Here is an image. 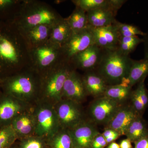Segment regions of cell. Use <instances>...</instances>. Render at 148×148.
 <instances>
[{
	"label": "cell",
	"mask_w": 148,
	"mask_h": 148,
	"mask_svg": "<svg viewBox=\"0 0 148 148\" xmlns=\"http://www.w3.org/2000/svg\"><path fill=\"white\" fill-rule=\"evenodd\" d=\"M118 31L120 37H133L138 36H144L145 33L143 32L135 25L125 24L116 21V22Z\"/></svg>",
	"instance_id": "31"
},
{
	"label": "cell",
	"mask_w": 148,
	"mask_h": 148,
	"mask_svg": "<svg viewBox=\"0 0 148 148\" xmlns=\"http://www.w3.org/2000/svg\"><path fill=\"white\" fill-rule=\"evenodd\" d=\"M82 78L87 95L101 97L104 95L108 86L104 79L95 70L85 72Z\"/></svg>",
	"instance_id": "19"
},
{
	"label": "cell",
	"mask_w": 148,
	"mask_h": 148,
	"mask_svg": "<svg viewBox=\"0 0 148 148\" xmlns=\"http://www.w3.org/2000/svg\"><path fill=\"white\" fill-rule=\"evenodd\" d=\"M87 95L82 77L75 69L72 70L64 83L62 99L70 100L81 104Z\"/></svg>",
	"instance_id": "12"
},
{
	"label": "cell",
	"mask_w": 148,
	"mask_h": 148,
	"mask_svg": "<svg viewBox=\"0 0 148 148\" xmlns=\"http://www.w3.org/2000/svg\"><path fill=\"white\" fill-rule=\"evenodd\" d=\"M140 115L132 106H121L107 124L108 128L116 130L121 135H125L130 123Z\"/></svg>",
	"instance_id": "17"
},
{
	"label": "cell",
	"mask_w": 148,
	"mask_h": 148,
	"mask_svg": "<svg viewBox=\"0 0 148 148\" xmlns=\"http://www.w3.org/2000/svg\"><path fill=\"white\" fill-rule=\"evenodd\" d=\"M20 140L18 148H48L47 141L45 138L32 135Z\"/></svg>",
	"instance_id": "30"
},
{
	"label": "cell",
	"mask_w": 148,
	"mask_h": 148,
	"mask_svg": "<svg viewBox=\"0 0 148 148\" xmlns=\"http://www.w3.org/2000/svg\"><path fill=\"white\" fill-rule=\"evenodd\" d=\"M0 93H1V92H0Z\"/></svg>",
	"instance_id": "44"
},
{
	"label": "cell",
	"mask_w": 148,
	"mask_h": 148,
	"mask_svg": "<svg viewBox=\"0 0 148 148\" xmlns=\"http://www.w3.org/2000/svg\"><path fill=\"white\" fill-rule=\"evenodd\" d=\"M143 42V38L137 36L120 37L118 50L125 55L129 56L140 44Z\"/></svg>",
	"instance_id": "27"
},
{
	"label": "cell",
	"mask_w": 148,
	"mask_h": 148,
	"mask_svg": "<svg viewBox=\"0 0 148 148\" xmlns=\"http://www.w3.org/2000/svg\"><path fill=\"white\" fill-rule=\"evenodd\" d=\"M119 133L116 130H114L113 129H111V128H107V129L104 131V132L102 133V135L105 139L111 137L115 134Z\"/></svg>",
	"instance_id": "39"
},
{
	"label": "cell",
	"mask_w": 148,
	"mask_h": 148,
	"mask_svg": "<svg viewBox=\"0 0 148 148\" xmlns=\"http://www.w3.org/2000/svg\"><path fill=\"white\" fill-rule=\"evenodd\" d=\"M132 88L121 84L108 86L103 95L121 103L130 98Z\"/></svg>",
	"instance_id": "24"
},
{
	"label": "cell",
	"mask_w": 148,
	"mask_h": 148,
	"mask_svg": "<svg viewBox=\"0 0 148 148\" xmlns=\"http://www.w3.org/2000/svg\"><path fill=\"white\" fill-rule=\"evenodd\" d=\"M18 140L11 125L0 127V148H10Z\"/></svg>",
	"instance_id": "28"
},
{
	"label": "cell",
	"mask_w": 148,
	"mask_h": 148,
	"mask_svg": "<svg viewBox=\"0 0 148 148\" xmlns=\"http://www.w3.org/2000/svg\"><path fill=\"white\" fill-rule=\"evenodd\" d=\"M103 50L95 44L76 55L70 61L75 70L84 71L95 70L101 60Z\"/></svg>",
	"instance_id": "13"
},
{
	"label": "cell",
	"mask_w": 148,
	"mask_h": 148,
	"mask_svg": "<svg viewBox=\"0 0 148 148\" xmlns=\"http://www.w3.org/2000/svg\"><path fill=\"white\" fill-rule=\"evenodd\" d=\"M51 27L49 24H42L20 32L30 49L49 40Z\"/></svg>",
	"instance_id": "18"
},
{
	"label": "cell",
	"mask_w": 148,
	"mask_h": 148,
	"mask_svg": "<svg viewBox=\"0 0 148 148\" xmlns=\"http://www.w3.org/2000/svg\"><path fill=\"white\" fill-rule=\"evenodd\" d=\"M66 19L73 32L81 31L89 26L86 12L77 7Z\"/></svg>",
	"instance_id": "25"
},
{
	"label": "cell",
	"mask_w": 148,
	"mask_h": 148,
	"mask_svg": "<svg viewBox=\"0 0 148 148\" xmlns=\"http://www.w3.org/2000/svg\"><path fill=\"white\" fill-rule=\"evenodd\" d=\"M10 148H18V145H15V143Z\"/></svg>",
	"instance_id": "43"
},
{
	"label": "cell",
	"mask_w": 148,
	"mask_h": 148,
	"mask_svg": "<svg viewBox=\"0 0 148 148\" xmlns=\"http://www.w3.org/2000/svg\"><path fill=\"white\" fill-rule=\"evenodd\" d=\"M130 98L132 102V107L139 114L141 115L146 108L143 105L138 91L136 89L131 92Z\"/></svg>",
	"instance_id": "32"
},
{
	"label": "cell",
	"mask_w": 148,
	"mask_h": 148,
	"mask_svg": "<svg viewBox=\"0 0 148 148\" xmlns=\"http://www.w3.org/2000/svg\"><path fill=\"white\" fill-rule=\"evenodd\" d=\"M125 135L133 143L148 135L147 126L142 116H139L130 123Z\"/></svg>",
	"instance_id": "23"
},
{
	"label": "cell",
	"mask_w": 148,
	"mask_h": 148,
	"mask_svg": "<svg viewBox=\"0 0 148 148\" xmlns=\"http://www.w3.org/2000/svg\"><path fill=\"white\" fill-rule=\"evenodd\" d=\"M119 146L120 148H132L131 142L127 138L122 140Z\"/></svg>",
	"instance_id": "40"
},
{
	"label": "cell",
	"mask_w": 148,
	"mask_h": 148,
	"mask_svg": "<svg viewBox=\"0 0 148 148\" xmlns=\"http://www.w3.org/2000/svg\"><path fill=\"white\" fill-rule=\"evenodd\" d=\"M62 17L47 3L37 0H21L10 21L22 31L42 24L53 25Z\"/></svg>",
	"instance_id": "2"
},
{
	"label": "cell",
	"mask_w": 148,
	"mask_h": 148,
	"mask_svg": "<svg viewBox=\"0 0 148 148\" xmlns=\"http://www.w3.org/2000/svg\"><path fill=\"white\" fill-rule=\"evenodd\" d=\"M33 105L1 92L0 127L11 124L15 118L32 108Z\"/></svg>",
	"instance_id": "10"
},
{
	"label": "cell",
	"mask_w": 148,
	"mask_h": 148,
	"mask_svg": "<svg viewBox=\"0 0 148 148\" xmlns=\"http://www.w3.org/2000/svg\"><path fill=\"white\" fill-rule=\"evenodd\" d=\"M134 148H148V135L136 141Z\"/></svg>",
	"instance_id": "37"
},
{
	"label": "cell",
	"mask_w": 148,
	"mask_h": 148,
	"mask_svg": "<svg viewBox=\"0 0 148 148\" xmlns=\"http://www.w3.org/2000/svg\"><path fill=\"white\" fill-rule=\"evenodd\" d=\"M33 108L36 120L35 135L47 141L61 128L54 106L39 100L33 105Z\"/></svg>",
	"instance_id": "7"
},
{
	"label": "cell",
	"mask_w": 148,
	"mask_h": 148,
	"mask_svg": "<svg viewBox=\"0 0 148 148\" xmlns=\"http://www.w3.org/2000/svg\"><path fill=\"white\" fill-rule=\"evenodd\" d=\"M121 106L120 103L103 95L90 105V115L95 122L108 124Z\"/></svg>",
	"instance_id": "11"
},
{
	"label": "cell",
	"mask_w": 148,
	"mask_h": 148,
	"mask_svg": "<svg viewBox=\"0 0 148 148\" xmlns=\"http://www.w3.org/2000/svg\"><path fill=\"white\" fill-rule=\"evenodd\" d=\"M148 76V59H133L128 77L125 80L126 84L132 87L135 84L145 79Z\"/></svg>",
	"instance_id": "22"
},
{
	"label": "cell",
	"mask_w": 148,
	"mask_h": 148,
	"mask_svg": "<svg viewBox=\"0 0 148 148\" xmlns=\"http://www.w3.org/2000/svg\"><path fill=\"white\" fill-rule=\"evenodd\" d=\"M11 125L18 140L35 135L36 120L33 106L15 118Z\"/></svg>",
	"instance_id": "16"
},
{
	"label": "cell",
	"mask_w": 148,
	"mask_h": 148,
	"mask_svg": "<svg viewBox=\"0 0 148 148\" xmlns=\"http://www.w3.org/2000/svg\"><path fill=\"white\" fill-rule=\"evenodd\" d=\"M126 1L125 0H110V6L112 9L117 13Z\"/></svg>",
	"instance_id": "36"
},
{
	"label": "cell",
	"mask_w": 148,
	"mask_h": 148,
	"mask_svg": "<svg viewBox=\"0 0 148 148\" xmlns=\"http://www.w3.org/2000/svg\"><path fill=\"white\" fill-rule=\"evenodd\" d=\"M74 69L71 64L64 61L40 76L38 100L53 106L61 101L64 83Z\"/></svg>",
	"instance_id": "5"
},
{
	"label": "cell",
	"mask_w": 148,
	"mask_h": 148,
	"mask_svg": "<svg viewBox=\"0 0 148 148\" xmlns=\"http://www.w3.org/2000/svg\"><path fill=\"white\" fill-rule=\"evenodd\" d=\"M121 135L119 133H117V134H115V135H112V136H111V137L106 138V142H107L108 144H110V143L114 142V141L116 140Z\"/></svg>",
	"instance_id": "41"
},
{
	"label": "cell",
	"mask_w": 148,
	"mask_h": 148,
	"mask_svg": "<svg viewBox=\"0 0 148 148\" xmlns=\"http://www.w3.org/2000/svg\"><path fill=\"white\" fill-rule=\"evenodd\" d=\"M116 22L107 27H92L95 44L103 50L117 49L120 36Z\"/></svg>",
	"instance_id": "15"
},
{
	"label": "cell",
	"mask_w": 148,
	"mask_h": 148,
	"mask_svg": "<svg viewBox=\"0 0 148 148\" xmlns=\"http://www.w3.org/2000/svg\"><path fill=\"white\" fill-rule=\"evenodd\" d=\"M68 130L74 148H90L93 139L100 133L94 125L84 120Z\"/></svg>",
	"instance_id": "14"
},
{
	"label": "cell",
	"mask_w": 148,
	"mask_h": 148,
	"mask_svg": "<svg viewBox=\"0 0 148 148\" xmlns=\"http://www.w3.org/2000/svg\"><path fill=\"white\" fill-rule=\"evenodd\" d=\"M107 145L106 139L100 133L93 139L90 148H104Z\"/></svg>",
	"instance_id": "35"
},
{
	"label": "cell",
	"mask_w": 148,
	"mask_h": 148,
	"mask_svg": "<svg viewBox=\"0 0 148 148\" xmlns=\"http://www.w3.org/2000/svg\"><path fill=\"white\" fill-rule=\"evenodd\" d=\"M29 67V49L21 32L10 21L1 22L0 79Z\"/></svg>",
	"instance_id": "1"
},
{
	"label": "cell",
	"mask_w": 148,
	"mask_h": 148,
	"mask_svg": "<svg viewBox=\"0 0 148 148\" xmlns=\"http://www.w3.org/2000/svg\"><path fill=\"white\" fill-rule=\"evenodd\" d=\"M30 67L40 76L64 61L61 48L49 40L29 49Z\"/></svg>",
	"instance_id": "6"
},
{
	"label": "cell",
	"mask_w": 148,
	"mask_h": 148,
	"mask_svg": "<svg viewBox=\"0 0 148 148\" xmlns=\"http://www.w3.org/2000/svg\"><path fill=\"white\" fill-rule=\"evenodd\" d=\"M47 142L49 148H74L71 138L67 129L60 128Z\"/></svg>",
	"instance_id": "26"
},
{
	"label": "cell",
	"mask_w": 148,
	"mask_h": 148,
	"mask_svg": "<svg viewBox=\"0 0 148 148\" xmlns=\"http://www.w3.org/2000/svg\"><path fill=\"white\" fill-rule=\"evenodd\" d=\"M0 88L3 93L34 105L39 97L40 76L29 68L0 79Z\"/></svg>",
	"instance_id": "3"
},
{
	"label": "cell",
	"mask_w": 148,
	"mask_h": 148,
	"mask_svg": "<svg viewBox=\"0 0 148 148\" xmlns=\"http://www.w3.org/2000/svg\"><path fill=\"white\" fill-rule=\"evenodd\" d=\"M95 44L92 28H87L73 32L67 42L61 47L63 60L70 63L72 58Z\"/></svg>",
	"instance_id": "8"
},
{
	"label": "cell",
	"mask_w": 148,
	"mask_h": 148,
	"mask_svg": "<svg viewBox=\"0 0 148 148\" xmlns=\"http://www.w3.org/2000/svg\"><path fill=\"white\" fill-rule=\"evenodd\" d=\"M72 1L76 7L86 12L102 8L109 7L111 8L109 0H73Z\"/></svg>",
	"instance_id": "29"
},
{
	"label": "cell",
	"mask_w": 148,
	"mask_h": 148,
	"mask_svg": "<svg viewBox=\"0 0 148 148\" xmlns=\"http://www.w3.org/2000/svg\"><path fill=\"white\" fill-rule=\"evenodd\" d=\"M108 148H120L119 145L115 142H112L110 143V145L108 146Z\"/></svg>",
	"instance_id": "42"
},
{
	"label": "cell",
	"mask_w": 148,
	"mask_h": 148,
	"mask_svg": "<svg viewBox=\"0 0 148 148\" xmlns=\"http://www.w3.org/2000/svg\"><path fill=\"white\" fill-rule=\"evenodd\" d=\"M20 1L18 0H0V12L16 8Z\"/></svg>",
	"instance_id": "34"
},
{
	"label": "cell",
	"mask_w": 148,
	"mask_h": 148,
	"mask_svg": "<svg viewBox=\"0 0 148 148\" xmlns=\"http://www.w3.org/2000/svg\"><path fill=\"white\" fill-rule=\"evenodd\" d=\"M54 107L62 129H71L84 121L83 112L79 103L62 99Z\"/></svg>",
	"instance_id": "9"
},
{
	"label": "cell",
	"mask_w": 148,
	"mask_h": 148,
	"mask_svg": "<svg viewBox=\"0 0 148 148\" xmlns=\"http://www.w3.org/2000/svg\"><path fill=\"white\" fill-rule=\"evenodd\" d=\"M73 33L66 18L62 17L52 25L49 40L61 48L67 42Z\"/></svg>",
	"instance_id": "21"
},
{
	"label": "cell",
	"mask_w": 148,
	"mask_h": 148,
	"mask_svg": "<svg viewBox=\"0 0 148 148\" xmlns=\"http://www.w3.org/2000/svg\"><path fill=\"white\" fill-rule=\"evenodd\" d=\"M144 48V58L148 59V31L143 37Z\"/></svg>",
	"instance_id": "38"
},
{
	"label": "cell",
	"mask_w": 148,
	"mask_h": 148,
	"mask_svg": "<svg viewBox=\"0 0 148 148\" xmlns=\"http://www.w3.org/2000/svg\"><path fill=\"white\" fill-rule=\"evenodd\" d=\"M133 59L117 49L103 50L101 60L95 71L104 79L108 86L120 84L126 79Z\"/></svg>",
	"instance_id": "4"
},
{
	"label": "cell",
	"mask_w": 148,
	"mask_h": 148,
	"mask_svg": "<svg viewBox=\"0 0 148 148\" xmlns=\"http://www.w3.org/2000/svg\"><path fill=\"white\" fill-rule=\"evenodd\" d=\"M88 24L92 28L107 27L117 21L116 12L110 7L102 8L86 12Z\"/></svg>",
	"instance_id": "20"
},
{
	"label": "cell",
	"mask_w": 148,
	"mask_h": 148,
	"mask_svg": "<svg viewBox=\"0 0 148 148\" xmlns=\"http://www.w3.org/2000/svg\"><path fill=\"white\" fill-rule=\"evenodd\" d=\"M145 81V80H143L139 83L136 89L138 91L143 105L146 108L148 105V95Z\"/></svg>",
	"instance_id": "33"
}]
</instances>
